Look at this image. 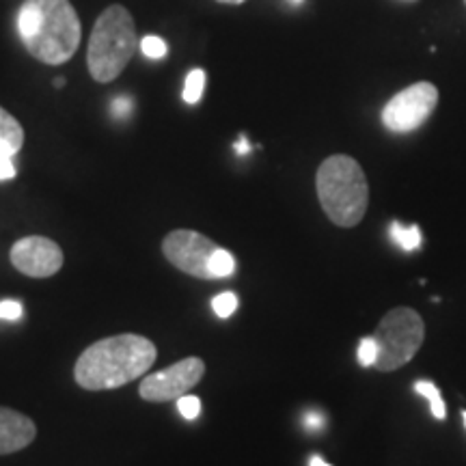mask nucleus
Returning <instances> with one entry per match:
<instances>
[{
	"label": "nucleus",
	"mask_w": 466,
	"mask_h": 466,
	"mask_svg": "<svg viewBox=\"0 0 466 466\" xmlns=\"http://www.w3.org/2000/svg\"><path fill=\"white\" fill-rule=\"evenodd\" d=\"M158 350L147 337L124 333L91 343L74 367L76 384L85 391L121 389L147 374Z\"/></svg>",
	"instance_id": "nucleus-1"
},
{
	"label": "nucleus",
	"mask_w": 466,
	"mask_h": 466,
	"mask_svg": "<svg viewBox=\"0 0 466 466\" xmlns=\"http://www.w3.org/2000/svg\"><path fill=\"white\" fill-rule=\"evenodd\" d=\"M17 33L28 55L46 66H63L80 48L83 25L69 0H25Z\"/></svg>",
	"instance_id": "nucleus-2"
},
{
	"label": "nucleus",
	"mask_w": 466,
	"mask_h": 466,
	"mask_svg": "<svg viewBox=\"0 0 466 466\" xmlns=\"http://www.w3.org/2000/svg\"><path fill=\"white\" fill-rule=\"evenodd\" d=\"M316 190L326 217L339 227H357L370 203V186L363 168L354 158L335 154L318 168Z\"/></svg>",
	"instance_id": "nucleus-3"
},
{
	"label": "nucleus",
	"mask_w": 466,
	"mask_h": 466,
	"mask_svg": "<svg viewBox=\"0 0 466 466\" xmlns=\"http://www.w3.org/2000/svg\"><path fill=\"white\" fill-rule=\"evenodd\" d=\"M137 50V26L124 5H108L93 25L86 46V67L91 78L108 85L124 74Z\"/></svg>",
	"instance_id": "nucleus-4"
},
{
	"label": "nucleus",
	"mask_w": 466,
	"mask_h": 466,
	"mask_svg": "<svg viewBox=\"0 0 466 466\" xmlns=\"http://www.w3.org/2000/svg\"><path fill=\"white\" fill-rule=\"evenodd\" d=\"M378 363L380 371H395L417 354L425 337L423 319L408 307L391 309L376 329Z\"/></svg>",
	"instance_id": "nucleus-5"
},
{
	"label": "nucleus",
	"mask_w": 466,
	"mask_h": 466,
	"mask_svg": "<svg viewBox=\"0 0 466 466\" xmlns=\"http://www.w3.org/2000/svg\"><path fill=\"white\" fill-rule=\"evenodd\" d=\"M439 104V89L432 83H415L395 93L382 108V126L389 132L408 134L421 127Z\"/></svg>",
	"instance_id": "nucleus-6"
},
{
	"label": "nucleus",
	"mask_w": 466,
	"mask_h": 466,
	"mask_svg": "<svg viewBox=\"0 0 466 466\" xmlns=\"http://www.w3.org/2000/svg\"><path fill=\"white\" fill-rule=\"evenodd\" d=\"M217 242H212L208 236L192 229H175L162 240L165 258L177 270H182L184 275L201 279V281H212L209 259L217 253Z\"/></svg>",
	"instance_id": "nucleus-7"
},
{
	"label": "nucleus",
	"mask_w": 466,
	"mask_h": 466,
	"mask_svg": "<svg viewBox=\"0 0 466 466\" xmlns=\"http://www.w3.org/2000/svg\"><path fill=\"white\" fill-rule=\"evenodd\" d=\"M203 376H206V363L199 357L182 359L167 370L145 376L138 387V395L154 404L179 400L188 395L201 382Z\"/></svg>",
	"instance_id": "nucleus-8"
},
{
	"label": "nucleus",
	"mask_w": 466,
	"mask_h": 466,
	"mask_svg": "<svg viewBox=\"0 0 466 466\" xmlns=\"http://www.w3.org/2000/svg\"><path fill=\"white\" fill-rule=\"evenodd\" d=\"M9 259L17 272L31 279H48L63 268L66 255L55 240L44 236H28L17 240L9 250Z\"/></svg>",
	"instance_id": "nucleus-9"
},
{
	"label": "nucleus",
	"mask_w": 466,
	"mask_h": 466,
	"mask_svg": "<svg viewBox=\"0 0 466 466\" xmlns=\"http://www.w3.org/2000/svg\"><path fill=\"white\" fill-rule=\"evenodd\" d=\"M37 436L33 419L14 410V408L0 406V456L26 450Z\"/></svg>",
	"instance_id": "nucleus-10"
},
{
	"label": "nucleus",
	"mask_w": 466,
	"mask_h": 466,
	"mask_svg": "<svg viewBox=\"0 0 466 466\" xmlns=\"http://www.w3.org/2000/svg\"><path fill=\"white\" fill-rule=\"evenodd\" d=\"M25 145V127L0 106V158H14Z\"/></svg>",
	"instance_id": "nucleus-11"
},
{
	"label": "nucleus",
	"mask_w": 466,
	"mask_h": 466,
	"mask_svg": "<svg viewBox=\"0 0 466 466\" xmlns=\"http://www.w3.org/2000/svg\"><path fill=\"white\" fill-rule=\"evenodd\" d=\"M389 236H391V240L398 244L401 250H406V253L421 248V231H419L417 225L404 227L395 220V223H391V229H389Z\"/></svg>",
	"instance_id": "nucleus-12"
},
{
	"label": "nucleus",
	"mask_w": 466,
	"mask_h": 466,
	"mask_svg": "<svg viewBox=\"0 0 466 466\" xmlns=\"http://www.w3.org/2000/svg\"><path fill=\"white\" fill-rule=\"evenodd\" d=\"M236 258L229 253V250L225 248H217V253L212 255V259H209V272H212V281L214 279H229L236 275Z\"/></svg>",
	"instance_id": "nucleus-13"
},
{
	"label": "nucleus",
	"mask_w": 466,
	"mask_h": 466,
	"mask_svg": "<svg viewBox=\"0 0 466 466\" xmlns=\"http://www.w3.org/2000/svg\"><path fill=\"white\" fill-rule=\"evenodd\" d=\"M415 391L419 395H423L425 400H430V410H432V415L439 419H445L447 417V406L445 401H442L439 389H436L434 382H428V380H419L415 384Z\"/></svg>",
	"instance_id": "nucleus-14"
},
{
	"label": "nucleus",
	"mask_w": 466,
	"mask_h": 466,
	"mask_svg": "<svg viewBox=\"0 0 466 466\" xmlns=\"http://www.w3.org/2000/svg\"><path fill=\"white\" fill-rule=\"evenodd\" d=\"M203 89H206V72L203 69H192L184 85V102L197 104L203 97Z\"/></svg>",
	"instance_id": "nucleus-15"
},
{
	"label": "nucleus",
	"mask_w": 466,
	"mask_h": 466,
	"mask_svg": "<svg viewBox=\"0 0 466 466\" xmlns=\"http://www.w3.org/2000/svg\"><path fill=\"white\" fill-rule=\"evenodd\" d=\"M238 305H240V302H238V296L233 294V291H223V294L214 296V299H212L214 313H217V316L223 318V319L233 316Z\"/></svg>",
	"instance_id": "nucleus-16"
},
{
	"label": "nucleus",
	"mask_w": 466,
	"mask_h": 466,
	"mask_svg": "<svg viewBox=\"0 0 466 466\" xmlns=\"http://www.w3.org/2000/svg\"><path fill=\"white\" fill-rule=\"evenodd\" d=\"M359 363L363 367H376L378 363V341L376 337H365L360 339L359 350H357Z\"/></svg>",
	"instance_id": "nucleus-17"
},
{
	"label": "nucleus",
	"mask_w": 466,
	"mask_h": 466,
	"mask_svg": "<svg viewBox=\"0 0 466 466\" xmlns=\"http://www.w3.org/2000/svg\"><path fill=\"white\" fill-rule=\"evenodd\" d=\"M141 52L147 58H162L167 56L168 46L165 39L156 37V35H147V37L141 39Z\"/></svg>",
	"instance_id": "nucleus-18"
},
{
	"label": "nucleus",
	"mask_w": 466,
	"mask_h": 466,
	"mask_svg": "<svg viewBox=\"0 0 466 466\" xmlns=\"http://www.w3.org/2000/svg\"><path fill=\"white\" fill-rule=\"evenodd\" d=\"M177 410L182 412L184 419H197L201 415V400L195 398V395H184V398L177 400Z\"/></svg>",
	"instance_id": "nucleus-19"
},
{
	"label": "nucleus",
	"mask_w": 466,
	"mask_h": 466,
	"mask_svg": "<svg viewBox=\"0 0 466 466\" xmlns=\"http://www.w3.org/2000/svg\"><path fill=\"white\" fill-rule=\"evenodd\" d=\"M22 302L17 300H0V319H9V322H15V319L22 318Z\"/></svg>",
	"instance_id": "nucleus-20"
},
{
	"label": "nucleus",
	"mask_w": 466,
	"mask_h": 466,
	"mask_svg": "<svg viewBox=\"0 0 466 466\" xmlns=\"http://www.w3.org/2000/svg\"><path fill=\"white\" fill-rule=\"evenodd\" d=\"M326 419L322 412H316V410H309L305 415V428L309 430V432H319V430L324 428Z\"/></svg>",
	"instance_id": "nucleus-21"
},
{
	"label": "nucleus",
	"mask_w": 466,
	"mask_h": 466,
	"mask_svg": "<svg viewBox=\"0 0 466 466\" xmlns=\"http://www.w3.org/2000/svg\"><path fill=\"white\" fill-rule=\"evenodd\" d=\"M130 113H132V100H130V97H126V96L116 97V100L113 102V115L116 116V119H126V116Z\"/></svg>",
	"instance_id": "nucleus-22"
},
{
	"label": "nucleus",
	"mask_w": 466,
	"mask_h": 466,
	"mask_svg": "<svg viewBox=\"0 0 466 466\" xmlns=\"http://www.w3.org/2000/svg\"><path fill=\"white\" fill-rule=\"evenodd\" d=\"M15 177V167L11 158H0V182Z\"/></svg>",
	"instance_id": "nucleus-23"
},
{
	"label": "nucleus",
	"mask_w": 466,
	"mask_h": 466,
	"mask_svg": "<svg viewBox=\"0 0 466 466\" xmlns=\"http://www.w3.org/2000/svg\"><path fill=\"white\" fill-rule=\"evenodd\" d=\"M236 151H238V154H248V151H250V145L247 143V141H244V138H240V143H238L236 145Z\"/></svg>",
	"instance_id": "nucleus-24"
},
{
	"label": "nucleus",
	"mask_w": 466,
	"mask_h": 466,
	"mask_svg": "<svg viewBox=\"0 0 466 466\" xmlns=\"http://www.w3.org/2000/svg\"><path fill=\"white\" fill-rule=\"evenodd\" d=\"M309 466H330V464L319 456H311V460H309Z\"/></svg>",
	"instance_id": "nucleus-25"
},
{
	"label": "nucleus",
	"mask_w": 466,
	"mask_h": 466,
	"mask_svg": "<svg viewBox=\"0 0 466 466\" xmlns=\"http://www.w3.org/2000/svg\"><path fill=\"white\" fill-rule=\"evenodd\" d=\"M217 3H220V5H233V7H236V5H244V3H247V0H217Z\"/></svg>",
	"instance_id": "nucleus-26"
},
{
	"label": "nucleus",
	"mask_w": 466,
	"mask_h": 466,
	"mask_svg": "<svg viewBox=\"0 0 466 466\" xmlns=\"http://www.w3.org/2000/svg\"><path fill=\"white\" fill-rule=\"evenodd\" d=\"M462 419H464V425H466V410L462 412Z\"/></svg>",
	"instance_id": "nucleus-27"
},
{
	"label": "nucleus",
	"mask_w": 466,
	"mask_h": 466,
	"mask_svg": "<svg viewBox=\"0 0 466 466\" xmlns=\"http://www.w3.org/2000/svg\"><path fill=\"white\" fill-rule=\"evenodd\" d=\"M464 5H466V0H464Z\"/></svg>",
	"instance_id": "nucleus-28"
}]
</instances>
